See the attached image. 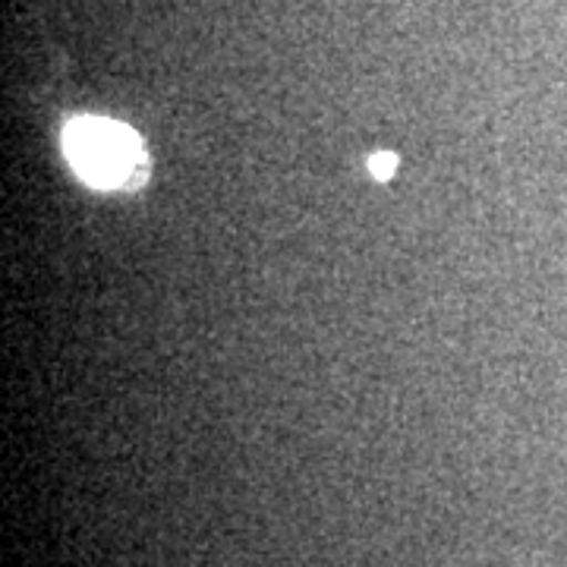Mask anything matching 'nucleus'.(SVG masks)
I'll list each match as a JSON object with an SVG mask.
<instances>
[{
    "label": "nucleus",
    "mask_w": 567,
    "mask_h": 567,
    "mask_svg": "<svg viewBox=\"0 0 567 567\" xmlns=\"http://www.w3.org/2000/svg\"><path fill=\"white\" fill-rule=\"evenodd\" d=\"M63 152L70 167L95 189L142 186L148 158L142 140L123 123L104 117H76L63 130Z\"/></svg>",
    "instance_id": "1"
},
{
    "label": "nucleus",
    "mask_w": 567,
    "mask_h": 567,
    "mask_svg": "<svg viewBox=\"0 0 567 567\" xmlns=\"http://www.w3.org/2000/svg\"><path fill=\"white\" fill-rule=\"evenodd\" d=\"M369 171H372V177H379V181H388L394 171H398V158L394 155H388V152H379L372 162H369Z\"/></svg>",
    "instance_id": "2"
}]
</instances>
